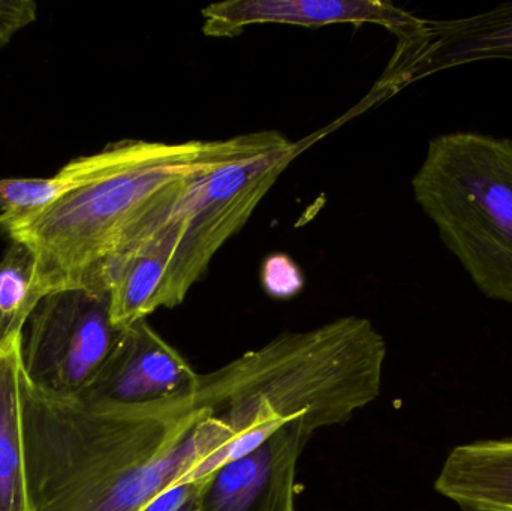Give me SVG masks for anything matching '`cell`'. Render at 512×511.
Listing matches in <instances>:
<instances>
[{"instance_id": "obj_1", "label": "cell", "mask_w": 512, "mask_h": 511, "mask_svg": "<svg viewBox=\"0 0 512 511\" xmlns=\"http://www.w3.org/2000/svg\"><path fill=\"white\" fill-rule=\"evenodd\" d=\"M23 419L30 511H144L228 441L194 395L92 404L24 378Z\"/></svg>"}, {"instance_id": "obj_11", "label": "cell", "mask_w": 512, "mask_h": 511, "mask_svg": "<svg viewBox=\"0 0 512 511\" xmlns=\"http://www.w3.org/2000/svg\"><path fill=\"white\" fill-rule=\"evenodd\" d=\"M435 489L466 511H512V440L451 450Z\"/></svg>"}, {"instance_id": "obj_9", "label": "cell", "mask_w": 512, "mask_h": 511, "mask_svg": "<svg viewBox=\"0 0 512 511\" xmlns=\"http://www.w3.org/2000/svg\"><path fill=\"white\" fill-rule=\"evenodd\" d=\"M313 432L292 422L201 482L197 511H295L297 465Z\"/></svg>"}, {"instance_id": "obj_10", "label": "cell", "mask_w": 512, "mask_h": 511, "mask_svg": "<svg viewBox=\"0 0 512 511\" xmlns=\"http://www.w3.org/2000/svg\"><path fill=\"white\" fill-rule=\"evenodd\" d=\"M204 35L234 38L258 24L318 27L376 24L397 39L411 33L420 17L381 0H227L201 11Z\"/></svg>"}, {"instance_id": "obj_17", "label": "cell", "mask_w": 512, "mask_h": 511, "mask_svg": "<svg viewBox=\"0 0 512 511\" xmlns=\"http://www.w3.org/2000/svg\"><path fill=\"white\" fill-rule=\"evenodd\" d=\"M201 491V482L200 486H198L197 492H195L194 495H192L191 498H189L188 501H186L185 504H183L182 507H179L176 511H197V504H198V495H200Z\"/></svg>"}, {"instance_id": "obj_8", "label": "cell", "mask_w": 512, "mask_h": 511, "mask_svg": "<svg viewBox=\"0 0 512 511\" xmlns=\"http://www.w3.org/2000/svg\"><path fill=\"white\" fill-rule=\"evenodd\" d=\"M200 374L149 321L120 330L116 345L81 401L143 405L194 395Z\"/></svg>"}, {"instance_id": "obj_7", "label": "cell", "mask_w": 512, "mask_h": 511, "mask_svg": "<svg viewBox=\"0 0 512 511\" xmlns=\"http://www.w3.org/2000/svg\"><path fill=\"white\" fill-rule=\"evenodd\" d=\"M480 60H512V3L456 20H424L403 38L370 102H382L436 72Z\"/></svg>"}, {"instance_id": "obj_3", "label": "cell", "mask_w": 512, "mask_h": 511, "mask_svg": "<svg viewBox=\"0 0 512 511\" xmlns=\"http://www.w3.org/2000/svg\"><path fill=\"white\" fill-rule=\"evenodd\" d=\"M259 131L225 140H120L96 153L92 176L6 231L35 252L48 294L104 287L108 267L198 177L279 140ZM107 291V290H105Z\"/></svg>"}, {"instance_id": "obj_4", "label": "cell", "mask_w": 512, "mask_h": 511, "mask_svg": "<svg viewBox=\"0 0 512 511\" xmlns=\"http://www.w3.org/2000/svg\"><path fill=\"white\" fill-rule=\"evenodd\" d=\"M303 149L304 141L282 134L195 179L108 267L104 282L114 326L122 330L182 305Z\"/></svg>"}, {"instance_id": "obj_12", "label": "cell", "mask_w": 512, "mask_h": 511, "mask_svg": "<svg viewBox=\"0 0 512 511\" xmlns=\"http://www.w3.org/2000/svg\"><path fill=\"white\" fill-rule=\"evenodd\" d=\"M21 341L23 333L0 341V511H30Z\"/></svg>"}, {"instance_id": "obj_5", "label": "cell", "mask_w": 512, "mask_h": 511, "mask_svg": "<svg viewBox=\"0 0 512 511\" xmlns=\"http://www.w3.org/2000/svg\"><path fill=\"white\" fill-rule=\"evenodd\" d=\"M412 189L478 290L512 303V140L477 132L438 135Z\"/></svg>"}, {"instance_id": "obj_13", "label": "cell", "mask_w": 512, "mask_h": 511, "mask_svg": "<svg viewBox=\"0 0 512 511\" xmlns=\"http://www.w3.org/2000/svg\"><path fill=\"white\" fill-rule=\"evenodd\" d=\"M96 167V153L80 156L48 179H0V231L3 234L53 206L86 182Z\"/></svg>"}, {"instance_id": "obj_6", "label": "cell", "mask_w": 512, "mask_h": 511, "mask_svg": "<svg viewBox=\"0 0 512 511\" xmlns=\"http://www.w3.org/2000/svg\"><path fill=\"white\" fill-rule=\"evenodd\" d=\"M119 335L111 320L108 291H54L36 306L24 327V378L47 395L80 398L98 377Z\"/></svg>"}, {"instance_id": "obj_14", "label": "cell", "mask_w": 512, "mask_h": 511, "mask_svg": "<svg viewBox=\"0 0 512 511\" xmlns=\"http://www.w3.org/2000/svg\"><path fill=\"white\" fill-rule=\"evenodd\" d=\"M48 296L35 252L11 240L0 260V341L23 333L36 306Z\"/></svg>"}, {"instance_id": "obj_16", "label": "cell", "mask_w": 512, "mask_h": 511, "mask_svg": "<svg viewBox=\"0 0 512 511\" xmlns=\"http://www.w3.org/2000/svg\"><path fill=\"white\" fill-rule=\"evenodd\" d=\"M38 15V5L32 0H0V48L14 38L15 33L32 24Z\"/></svg>"}, {"instance_id": "obj_15", "label": "cell", "mask_w": 512, "mask_h": 511, "mask_svg": "<svg viewBox=\"0 0 512 511\" xmlns=\"http://www.w3.org/2000/svg\"><path fill=\"white\" fill-rule=\"evenodd\" d=\"M262 285L268 296L289 299L297 296L303 288V273L286 255H271L262 266Z\"/></svg>"}, {"instance_id": "obj_2", "label": "cell", "mask_w": 512, "mask_h": 511, "mask_svg": "<svg viewBox=\"0 0 512 511\" xmlns=\"http://www.w3.org/2000/svg\"><path fill=\"white\" fill-rule=\"evenodd\" d=\"M384 336L363 317L336 318L286 332L209 374H200L195 404L219 423L228 441L198 465L188 483L254 452L292 422L310 432L349 422L381 395Z\"/></svg>"}]
</instances>
